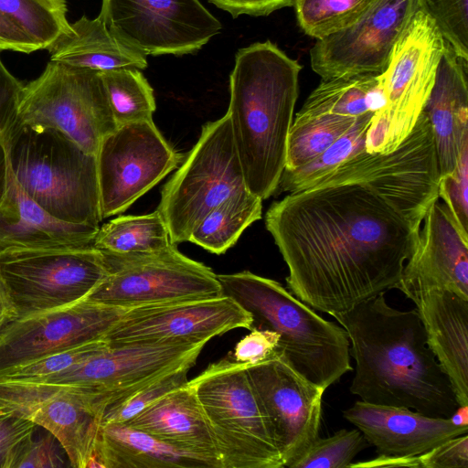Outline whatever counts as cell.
Listing matches in <instances>:
<instances>
[{
  "label": "cell",
  "mask_w": 468,
  "mask_h": 468,
  "mask_svg": "<svg viewBox=\"0 0 468 468\" xmlns=\"http://www.w3.org/2000/svg\"><path fill=\"white\" fill-rule=\"evenodd\" d=\"M265 226L288 267L290 292L330 315L396 289L419 234L356 184L290 193L271 205Z\"/></svg>",
  "instance_id": "6da1fadb"
},
{
  "label": "cell",
  "mask_w": 468,
  "mask_h": 468,
  "mask_svg": "<svg viewBox=\"0 0 468 468\" xmlns=\"http://www.w3.org/2000/svg\"><path fill=\"white\" fill-rule=\"evenodd\" d=\"M331 316L347 334L356 363L350 392L360 400L441 418L460 407L416 309H395L380 292Z\"/></svg>",
  "instance_id": "7a4b0ae2"
},
{
  "label": "cell",
  "mask_w": 468,
  "mask_h": 468,
  "mask_svg": "<svg viewBox=\"0 0 468 468\" xmlns=\"http://www.w3.org/2000/svg\"><path fill=\"white\" fill-rule=\"evenodd\" d=\"M302 66L270 40L238 50L229 75V117L247 189L276 193L285 168Z\"/></svg>",
  "instance_id": "3957f363"
},
{
  "label": "cell",
  "mask_w": 468,
  "mask_h": 468,
  "mask_svg": "<svg viewBox=\"0 0 468 468\" xmlns=\"http://www.w3.org/2000/svg\"><path fill=\"white\" fill-rule=\"evenodd\" d=\"M217 278L222 294L250 314V330L275 332V352L305 378L326 389L353 369L343 326L317 314L280 282L249 271Z\"/></svg>",
  "instance_id": "277c9868"
},
{
  "label": "cell",
  "mask_w": 468,
  "mask_h": 468,
  "mask_svg": "<svg viewBox=\"0 0 468 468\" xmlns=\"http://www.w3.org/2000/svg\"><path fill=\"white\" fill-rule=\"evenodd\" d=\"M0 149L21 189L53 218L98 226L102 220L96 155L58 130L17 123Z\"/></svg>",
  "instance_id": "5b68a950"
},
{
  "label": "cell",
  "mask_w": 468,
  "mask_h": 468,
  "mask_svg": "<svg viewBox=\"0 0 468 468\" xmlns=\"http://www.w3.org/2000/svg\"><path fill=\"white\" fill-rule=\"evenodd\" d=\"M211 429L222 468H282L271 421L245 364L225 357L188 380Z\"/></svg>",
  "instance_id": "8992f818"
},
{
  "label": "cell",
  "mask_w": 468,
  "mask_h": 468,
  "mask_svg": "<svg viewBox=\"0 0 468 468\" xmlns=\"http://www.w3.org/2000/svg\"><path fill=\"white\" fill-rule=\"evenodd\" d=\"M439 179L434 138L422 112L411 132L394 150H364L327 171L309 188L345 184L367 186L420 231L430 207L439 199Z\"/></svg>",
  "instance_id": "52a82bcc"
},
{
  "label": "cell",
  "mask_w": 468,
  "mask_h": 468,
  "mask_svg": "<svg viewBox=\"0 0 468 468\" xmlns=\"http://www.w3.org/2000/svg\"><path fill=\"white\" fill-rule=\"evenodd\" d=\"M445 47L434 21L418 8L378 75L381 104L371 117L366 152H390L411 132L433 88Z\"/></svg>",
  "instance_id": "ba28073f"
},
{
  "label": "cell",
  "mask_w": 468,
  "mask_h": 468,
  "mask_svg": "<svg viewBox=\"0 0 468 468\" xmlns=\"http://www.w3.org/2000/svg\"><path fill=\"white\" fill-rule=\"evenodd\" d=\"M247 189L229 115L207 122L179 168L165 184L157 211L173 244L189 241L203 218Z\"/></svg>",
  "instance_id": "9c48e42d"
},
{
  "label": "cell",
  "mask_w": 468,
  "mask_h": 468,
  "mask_svg": "<svg viewBox=\"0 0 468 468\" xmlns=\"http://www.w3.org/2000/svg\"><path fill=\"white\" fill-rule=\"evenodd\" d=\"M18 122L58 130L94 155L117 128L100 72L51 60L24 86Z\"/></svg>",
  "instance_id": "30bf717a"
},
{
  "label": "cell",
  "mask_w": 468,
  "mask_h": 468,
  "mask_svg": "<svg viewBox=\"0 0 468 468\" xmlns=\"http://www.w3.org/2000/svg\"><path fill=\"white\" fill-rule=\"evenodd\" d=\"M0 273L19 317L87 298L109 270L104 253L93 246L19 248L0 251Z\"/></svg>",
  "instance_id": "8fae6325"
},
{
  "label": "cell",
  "mask_w": 468,
  "mask_h": 468,
  "mask_svg": "<svg viewBox=\"0 0 468 468\" xmlns=\"http://www.w3.org/2000/svg\"><path fill=\"white\" fill-rule=\"evenodd\" d=\"M109 274L88 300L121 309L222 296L217 274L205 264L169 249L142 256L104 253Z\"/></svg>",
  "instance_id": "7c38bea8"
},
{
  "label": "cell",
  "mask_w": 468,
  "mask_h": 468,
  "mask_svg": "<svg viewBox=\"0 0 468 468\" xmlns=\"http://www.w3.org/2000/svg\"><path fill=\"white\" fill-rule=\"evenodd\" d=\"M99 16L146 57L197 52L222 29L199 0H101Z\"/></svg>",
  "instance_id": "4fadbf2b"
},
{
  "label": "cell",
  "mask_w": 468,
  "mask_h": 468,
  "mask_svg": "<svg viewBox=\"0 0 468 468\" xmlns=\"http://www.w3.org/2000/svg\"><path fill=\"white\" fill-rule=\"evenodd\" d=\"M102 219L124 212L184 160L153 121L117 127L96 154Z\"/></svg>",
  "instance_id": "5bb4252c"
},
{
  "label": "cell",
  "mask_w": 468,
  "mask_h": 468,
  "mask_svg": "<svg viewBox=\"0 0 468 468\" xmlns=\"http://www.w3.org/2000/svg\"><path fill=\"white\" fill-rule=\"evenodd\" d=\"M105 409L100 395L78 386L0 380V410L16 412L50 432L74 468H86Z\"/></svg>",
  "instance_id": "9a60e30c"
},
{
  "label": "cell",
  "mask_w": 468,
  "mask_h": 468,
  "mask_svg": "<svg viewBox=\"0 0 468 468\" xmlns=\"http://www.w3.org/2000/svg\"><path fill=\"white\" fill-rule=\"evenodd\" d=\"M205 346L206 343H108L105 348L81 363L32 381L83 388L99 394L107 408L164 373L195 365Z\"/></svg>",
  "instance_id": "2e32d148"
},
{
  "label": "cell",
  "mask_w": 468,
  "mask_h": 468,
  "mask_svg": "<svg viewBox=\"0 0 468 468\" xmlns=\"http://www.w3.org/2000/svg\"><path fill=\"white\" fill-rule=\"evenodd\" d=\"M251 317L226 295L148 304L127 309L106 334L110 345L206 343L237 328L250 329Z\"/></svg>",
  "instance_id": "e0dca14e"
},
{
  "label": "cell",
  "mask_w": 468,
  "mask_h": 468,
  "mask_svg": "<svg viewBox=\"0 0 468 468\" xmlns=\"http://www.w3.org/2000/svg\"><path fill=\"white\" fill-rule=\"evenodd\" d=\"M417 10V0H377L351 26L316 39L310 50L313 70L322 80L382 74Z\"/></svg>",
  "instance_id": "ac0fdd59"
},
{
  "label": "cell",
  "mask_w": 468,
  "mask_h": 468,
  "mask_svg": "<svg viewBox=\"0 0 468 468\" xmlns=\"http://www.w3.org/2000/svg\"><path fill=\"white\" fill-rule=\"evenodd\" d=\"M124 311L85 298L66 306L15 317L0 330V373L104 339Z\"/></svg>",
  "instance_id": "d6986e66"
},
{
  "label": "cell",
  "mask_w": 468,
  "mask_h": 468,
  "mask_svg": "<svg viewBox=\"0 0 468 468\" xmlns=\"http://www.w3.org/2000/svg\"><path fill=\"white\" fill-rule=\"evenodd\" d=\"M245 367L272 426L283 467H289L319 437L325 389L276 352Z\"/></svg>",
  "instance_id": "ffe728a7"
},
{
  "label": "cell",
  "mask_w": 468,
  "mask_h": 468,
  "mask_svg": "<svg viewBox=\"0 0 468 468\" xmlns=\"http://www.w3.org/2000/svg\"><path fill=\"white\" fill-rule=\"evenodd\" d=\"M396 289L409 299L431 290H448L468 299V232L439 199L424 218Z\"/></svg>",
  "instance_id": "44dd1931"
},
{
  "label": "cell",
  "mask_w": 468,
  "mask_h": 468,
  "mask_svg": "<svg viewBox=\"0 0 468 468\" xmlns=\"http://www.w3.org/2000/svg\"><path fill=\"white\" fill-rule=\"evenodd\" d=\"M343 416L363 433L378 455L384 456H419L446 440L468 432V425H457L450 418L362 400L344 410Z\"/></svg>",
  "instance_id": "7402d4cb"
},
{
  "label": "cell",
  "mask_w": 468,
  "mask_h": 468,
  "mask_svg": "<svg viewBox=\"0 0 468 468\" xmlns=\"http://www.w3.org/2000/svg\"><path fill=\"white\" fill-rule=\"evenodd\" d=\"M98 229L46 212L21 189L0 149V251L92 246Z\"/></svg>",
  "instance_id": "603a6c76"
},
{
  "label": "cell",
  "mask_w": 468,
  "mask_h": 468,
  "mask_svg": "<svg viewBox=\"0 0 468 468\" xmlns=\"http://www.w3.org/2000/svg\"><path fill=\"white\" fill-rule=\"evenodd\" d=\"M427 344L447 375L459 406L468 405V299L448 290H431L410 299Z\"/></svg>",
  "instance_id": "cb8c5ba5"
},
{
  "label": "cell",
  "mask_w": 468,
  "mask_h": 468,
  "mask_svg": "<svg viewBox=\"0 0 468 468\" xmlns=\"http://www.w3.org/2000/svg\"><path fill=\"white\" fill-rule=\"evenodd\" d=\"M125 423L200 458L209 468H222L208 421L188 381Z\"/></svg>",
  "instance_id": "d4e9b609"
},
{
  "label": "cell",
  "mask_w": 468,
  "mask_h": 468,
  "mask_svg": "<svg viewBox=\"0 0 468 468\" xmlns=\"http://www.w3.org/2000/svg\"><path fill=\"white\" fill-rule=\"evenodd\" d=\"M423 112L431 127L441 176L454 169L468 143V60L447 43Z\"/></svg>",
  "instance_id": "484cf974"
},
{
  "label": "cell",
  "mask_w": 468,
  "mask_h": 468,
  "mask_svg": "<svg viewBox=\"0 0 468 468\" xmlns=\"http://www.w3.org/2000/svg\"><path fill=\"white\" fill-rule=\"evenodd\" d=\"M86 468H209L200 458L178 450L126 423H101Z\"/></svg>",
  "instance_id": "4316f807"
},
{
  "label": "cell",
  "mask_w": 468,
  "mask_h": 468,
  "mask_svg": "<svg viewBox=\"0 0 468 468\" xmlns=\"http://www.w3.org/2000/svg\"><path fill=\"white\" fill-rule=\"evenodd\" d=\"M48 50L51 61L98 72L122 68L142 70L147 67L146 56L121 40L100 16L93 19L83 16L70 24Z\"/></svg>",
  "instance_id": "83f0119b"
},
{
  "label": "cell",
  "mask_w": 468,
  "mask_h": 468,
  "mask_svg": "<svg viewBox=\"0 0 468 468\" xmlns=\"http://www.w3.org/2000/svg\"><path fill=\"white\" fill-rule=\"evenodd\" d=\"M381 104L378 76L354 75L322 80L296 116L335 114L357 118Z\"/></svg>",
  "instance_id": "f1b7e54d"
},
{
  "label": "cell",
  "mask_w": 468,
  "mask_h": 468,
  "mask_svg": "<svg viewBox=\"0 0 468 468\" xmlns=\"http://www.w3.org/2000/svg\"><path fill=\"white\" fill-rule=\"evenodd\" d=\"M173 244L167 226L155 210L138 216H120L99 227L92 246L116 256H142L165 250Z\"/></svg>",
  "instance_id": "f546056e"
},
{
  "label": "cell",
  "mask_w": 468,
  "mask_h": 468,
  "mask_svg": "<svg viewBox=\"0 0 468 468\" xmlns=\"http://www.w3.org/2000/svg\"><path fill=\"white\" fill-rule=\"evenodd\" d=\"M262 201L249 190L230 197L203 218L189 241L211 253H225L249 226L261 218Z\"/></svg>",
  "instance_id": "4dcf8cb0"
},
{
  "label": "cell",
  "mask_w": 468,
  "mask_h": 468,
  "mask_svg": "<svg viewBox=\"0 0 468 468\" xmlns=\"http://www.w3.org/2000/svg\"><path fill=\"white\" fill-rule=\"evenodd\" d=\"M66 0H0V16L37 49L48 47L69 28Z\"/></svg>",
  "instance_id": "1f68e13d"
},
{
  "label": "cell",
  "mask_w": 468,
  "mask_h": 468,
  "mask_svg": "<svg viewBox=\"0 0 468 468\" xmlns=\"http://www.w3.org/2000/svg\"><path fill=\"white\" fill-rule=\"evenodd\" d=\"M100 74L117 127L153 121L154 90L141 69L122 68Z\"/></svg>",
  "instance_id": "d6a6232c"
},
{
  "label": "cell",
  "mask_w": 468,
  "mask_h": 468,
  "mask_svg": "<svg viewBox=\"0 0 468 468\" xmlns=\"http://www.w3.org/2000/svg\"><path fill=\"white\" fill-rule=\"evenodd\" d=\"M358 118L335 114L295 116L289 132L284 171L294 170L315 159Z\"/></svg>",
  "instance_id": "836d02e7"
},
{
  "label": "cell",
  "mask_w": 468,
  "mask_h": 468,
  "mask_svg": "<svg viewBox=\"0 0 468 468\" xmlns=\"http://www.w3.org/2000/svg\"><path fill=\"white\" fill-rule=\"evenodd\" d=\"M373 114L360 116L346 133L313 161L294 170L283 171L276 193L305 190L327 171L364 151Z\"/></svg>",
  "instance_id": "e575fe53"
},
{
  "label": "cell",
  "mask_w": 468,
  "mask_h": 468,
  "mask_svg": "<svg viewBox=\"0 0 468 468\" xmlns=\"http://www.w3.org/2000/svg\"><path fill=\"white\" fill-rule=\"evenodd\" d=\"M377 0H295L298 25L320 39L356 22Z\"/></svg>",
  "instance_id": "d590c367"
},
{
  "label": "cell",
  "mask_w": 468,
  "mask_h": 468,
  "mask_svg": "<svg viewBox=\"0 0 468 468\" xmlns=\"http://www.w3.org/2000/svg\"><path fill=\"white\" fill-rule=\"evenodd\" d=\"M369 443L358 429H341L327 438H317L289 468H344Z\"/></svg>",
  "instance_id": "8d00e7d4"
},
{
  "label": "cell",
  "mask_w": 468,
  "mask_h": 468,
  "mask_svg": "<svg viewBox=\"0 0 468 468\" xmlns=\"http://www.w3.org/2000/svg\"><path fill=\"white\" fill-rule=\"evenodd\" d=\"M194 365H185L149 381L125 399L105 409L101 423H125L154 401L188 381Z\"/></svg>",
  "instance_id": "74e56055"
},
{
  "label": "cell",
  "mask_w": 468,
  "mask_h": 468,
  "mask_svg": "<svg viewBox=\"0 0 468 468\" xmlns=\"http://www.w3.org/2000/svg\"><path fill=\"white\" fill-rule=\"evenodd\" d=\"M417 4L452 50L468 60V0H417Z\"/></svg>",
  "instance_id": "f35d334b"
},
{
  "label": "cell",
  "mask_w": 468,
  "mask_h": 468,
  "mask_svg": "<svg viewBox=\"0 0 468 468\" xmlns=\"http://www.w3.org/2000/svg\"><path fill=\"white\" fill-rule=\"evenodd\" d=\"M108 346L104 339L90 342L48 355L27 364L0 373V380L32 381L60 373Z\"/></svg>",
  "instance_id": "ab89813d"
},
{
  "label": "cell",
  "mask_w": 468,
  "mask_h": 468,
  "mask_svg": "<svg viewBox=\"0 0 468 468\" xmlns=\"http://www.w3.org/2000/svg\"><path fill=\"white\" fill-rule=\"evenodd\" d=\"M438 192L456 223L468 232V143L463 146L454 169L440 176Z\"/></svg>",
  "instance_id": "60d3db41"
},
{
  "label": "cell",
  "mask_w": 468,
  "mask_h": 468,
  "mask_svg": "<svg viewBox=\"0 0 468 468\" xmlns=\"http://www.w3.org/2000/svg\"><path fill=\"white\" fill-rule=\"evenodd\" d=\"M58 441L48 431L39 439L32 436L26 440L16 452L10 468H59L65 460Z\"/></svg>",
  "instance_id": "b9f144b4"
},
{
  "label": "cell",
  "mask_w": 468,
  "mask_h": 468,
  "mask_svg": "<svg viewBox=\"0 0 468 468\" xmlns=\"http://www.w3.org/2000/svg\"><path fill=\"white\" fill-rule=\"evenodd\" d=\"M36 427L16 412L0 410V468H10L16 452L33 436Z\"/></svg>",
  "instance_id": "7bdbcfd3"
},
{
  "label": "cell",
  "mask_w": 468,
  "mask_h": 468,
  "mask_svg": "<svg viewBox=\"0 0 468 468\" xmlns=\"http://www.w3.org/2000/svg\"><path fill=\"white\" fill-rule=\"evenodd\" d=\"M24 86L6 69L0 58V141H5L18 123Z\"/></svg>",
  "instance_id": "ee69618b"
},
{
  "label": "cell",
  "mask_w": 468,
  "mask_h": 468,
  "mask_svg": "<svg viewBox=\"0 0 468 468\" xmlns=\"http://www.w3.org/2000/svg\"><path fill=\"white\" fill-rule=\"evenodd\" d=\"M420 468H468V434L451 438L419 455Z\"/></svg>",
  "instance_id": "f6af8a7d"
},
{
  "label": "cell",
  "mask_w": 468,
  "mask_h": 468,
  "mask_svg": "<svg viewBox=\"0 0 468 468\" xmlns=\"http://www.w3.org/2000/svg\"><path fill=\"white\" fill-rule=\"evenodd\" d=\"M279 335L270 330L250 329L235 346L232 358L243 364H256L270 357L278 346Z\"/></svg>",
  "instance_id": "bcb514c9"
},
{
  "label": "cell",
  "mask_w": 468,
  "mask_h": 468,
  "mask_svg": "<svg viewBox=\"0 0 468 468\" xmlns=\"http://www.w3.org/2000/svg\"><path fill=\"white\" fill-rule=\"evenodd\" d=\"M233 17L241 15L261 16L283 7L292 6L295 0H208Z\"/></svg>",
  "instance_id": "7dc6e473"
},
{
  "label": "cell",
  "mask_w": 468,
  "mask_h": 468,
  "mask_svg": "<svg viewBox=\"0 0 468 468\" xmlns=\"http://www.w3.org/2000/svg\"><path fill=\"white\" fill-rule=\"evenodd\" d=\"M1 50H13L29 54L38 49L27 37L0 16Z\"/></svg>",
  "instance_id": "c3c4849f"
},
{
  "label": "cell",
  "mask_w": 468,
  "mask_h": 468,
  "mask_svg": "<svg viewBox=\"0 0 468 468\" xmlns=\"http://www.w3.org/2000/svg\"><path fill=\"white\" fill-rule=\"evenodd\" d=\"M373 468V467H413L420 468L419 456L393 457L378 455L377 458L350 463L348 468Z\"/></svg>",
  "instance_id": "681fc988"
},
{
  "label": "cell",
  "mask_w": 468,
  "mask_h": 468,
  "mask_svg": "<svg viewBox=\"0 0 468 468\" xmlns=\"http://www.w3.org/2000/svg\"><path fill=\"white\" fill-rule=\"evenodd\" d=\"M15 317V311L5 282L0 273V330Z\"/></svg>",
  "instance_id": "f907efd6"
},
{
  "label": "cell",
  "mask_w": 468,
  "mask_h": 468,
  "mask_svg": "<svg viewBox=\"0 0 468 468\" xmlns=\"http://www.w3.org/2000/svg\"><path fill=\"white\" fill-rule=\"evenodd\" d=\"M468 405L460 406L456 411L450 417L452 421L457 425H468Z\"/></svg>",
  "instance_id": "816d5d0a"
}]
</instances>
